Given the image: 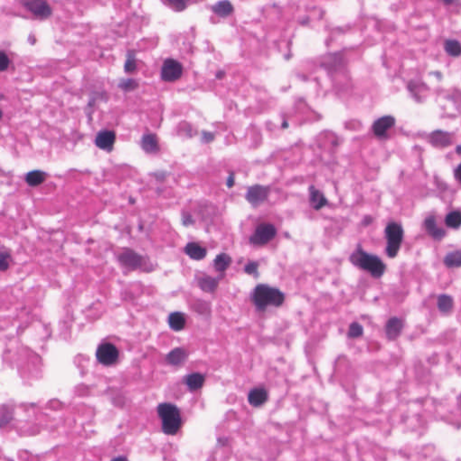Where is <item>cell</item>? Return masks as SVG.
I'll return each mask as SVG.
<instances>
[{
  "instance_id": "6da1fadb",
  "label": "cell",
  "mask_w": 461,
  "mask_h": 461,
  "mask_svg": "<svg viewBox=\"0 0 461 461\" xmlns=\"http://www.w3.org/2000/svg\"><path fill=\"white\" fill-rule=\"evenodd\" d=\"M286 296L280 289L266 284H259L253 289L252 295L253 305L260 312H265L270 305L274 307L281 306Z\"/></svg>"
},
{
  "instance_id": "7a4b0ae2",
  "label": "cell",
  "mask_w": 461,
  "mask_h": 461,
  "mask_svg": "<svg viewBox=\"0 0 461 461\" xmlns=\"http://www.w3.org/2000/svg\"><path fill=\"white\" fill-rule=\"evenodd\" d=\"M350 261L353 265L370 272L374 279H380L387 268L380 258L366 253L361 244H358L357 248L350 257Z\"/></svg>"
},
{
  "instance_id": "3957f363",
  "label": "cell",
  "mask_w": 461,
  "mask_h": 461,
  "mask_svg": "<svg viewBox=\"0 0 461 461\" xmlns=\"http://www.w3.org/2000/svg\"><path fill=\"white\" fill-rule=\"evenodd\" d=\"M162 422V431L167 435H175L182 426V418L179 408L171 403H162L157 408Z\"/></svg>"
},
{
  "instance_id": "277c9868",
  "label": "cell",
  "mask_w": 461,
  "mask_h": 461,
  "mask_svg": "<svg viewBox=\"0 0 461 461\" xmlns=\"http://www.w3.org/2000/svg\"><path fill=\"white\" fill-rule=\"evenodd\" d=\"M385 234L387 242L386 253L387 256L394 259L399 253L401 244L404 238V229L399 223L391 222L386 227Z\"/></svg>"
},
{
  "instance_id": "5b68a950",
  "label": "cell",
  "mask_w": 461,
  "mask_h": 461,
  "mask_svg": "<svg viewBox=\"0 0 461 461\" xmlns=\"http://www.w3.org/2000/svg\"><path fill=\"white\" fill-rule=\"evenodd\" d=\"M277 234V228L272 223L262 222L255 228L249 242L254 246H264L272 242L276 238Z\"/></svg>"
},
{
  "instance_id": "8992f818",
  "label": "cell",
  "mask_w": 461,
  "mask_h": 461,
  "mask_svg": "<svg viewBox=\"0 0 461 461\" xmlns=\"http://www.w3.org/2000/svg\"><path fill=\"white\" fill-rule=\"evenodd\" d=\"M183 65L174 59H167L161 68V77L166 82H175L182 77Z\"/></svg>"
},
{
  "instance_id": "52a82bcc",
  "label": "cell",
  "mask_w": 461,
  "mask_h": 461,
  "mask_svg": "<svg viewBox=\"0 0 461 461\" xmlns=\"http://www.w3.org/2000/svg\"><path fill=\"white\" fill-rule=\"evenodd\" d=\"M270 187L268 186L254 185L249 187L245 198L253 207L257 208L265 203L270 195Z\"/></svg>"
},
{
  "instance_id": "ba28073f",
  "label": "cell",
  "mask_w": 461,
  "mask_h": 461,
  "mask_svg": "<svg viewBox=\"0 0 461 461\" xmlns=\"http://www.w3.org/2000/svg\"><path fill=\"white\" fill-rule=\"evenodd\" d=\"M119 358L118 349L112 343L101 344L96 351V359L101 364L104 366H111L118 361Z\"/></svg>"
},
{
  "instance_id": "9c48e42d",
  "label": "cell",
  "mask_w": 461,
  "mask_h": 461,
  "mask_svg": "<svg viewBox=\"0 0 461 461\" xmlns=\"http://www.w3.org/2000/svg\"><path fill=\"white\" fill-rule=\"evenodd\" d=\"M23 5L37 18H48L52 16V7L45 1H26L23 2Z\"/></svg>"
},
{
  "instance_id": "30bf717a",
  "label": "cell",
  "mask_w": 461,
  "mask_h": 461,
  "mask_svg": "<svg viewBox=\"0 0 461 461\" xmlns=\"http://www.w3.org/2000/svg\"><path fill=\"white\" fill-rule=\"evenodd\" d=\"M396 125V118L392 116H385L375 121L372 131L377 137H385L387 132Z\"/></svg>"
},
{
  "instance_id": "8fae6325",
  "label": "cell",
  "mask_w": 461,
  "mask_h": 461,
  "mask_svg": "<svg viewBox=\"0 0 461 461\" xmlns=\"http://www.w3.org/2000/svg\"><path fill=\"white\" fill-rule=\"evenodd\" d=\"M116 133L111 130H102L96 135L95 144L98 148L104 151H111L116 144Z\"/></svg>"
},
{
  "instance_id": "7c38bea8",
  "label": "cell",
  "mask_w": 461,
  "mask_h": 461,
  "mask_svg": "<svg viewBox=\"0 0 461 461\" xmlns=\"http://www.w3.org/2000/svg\"><path fill=\"white\" fill-rule=\"evenodd\" d=\"M424 227L427 234L437 242H440L446 236V230L437 225L435 216L430 215L424 220Z\"/></svg>"
},
{
  "instance_id": "4fadbf2b",
  "label": "cell",
  "mask_w": 461,
  "mask_h": 461,
  "mask_svg": "<svg viewBox=\"0 0 461 461\" xmlns=\"http://www.w3.org/2000/svg\"><path fill=\"white\" fill-rule=\"evenodd\" d=\"M404 328V322L398 317H392L387 321L385 331L387 338L390 340L397 339Z\"/></svg>"
},
{
  "instance_id": "5bb4252c",
  "label": "cell",
  "mask_w": 461,
  "mask_h": 461,
  "mask_svg": "<svg viewBox=\"0 0 461 461\" xmlns=\"http://www.w3.org/2000/svg\"><path fill=\"white\" fill-rule=\"evenodd\" d=\"M141 146L144 152L148 154H156L160 152V144L156 135L145 134L141 140Z\"/></svg>"
},
{
  "instance_id": "9a60e30c",
  "label": "cell",
  "mask_w": 461,
  "mask_h": 461,
  "mask_svg": "<svg viewBox=\"0 0 461 461\" xmlns=\"http://www.w3.org/2000/svg\"><path fill=\"white\" fill-rule=\"evenodd\" d=\"M120 261L124 265L127 266L131 270H136L142 266L144 260L138 253L132 250H128L120 255Z\"/></svg>"
},
{
  "instance_id": "2e32d148",
  "label": "cell",
  "mask_w": 461,
  "mask_h": 461,
  "mask_svg": "<svg viewBox=\"0 0 461 461\" xmlns=\"http://www.w3.org/2000/svg\"><path fill=\"white\" fill-rule=\"evenodd\" d=\"M309 202L310 205L315 211H319L326 206L328 200L322 192L318 190L317 188L311 186L309 187Z\"/></svg>"
},
{
  "instance_id": "e0dca14e",
  "label": "cell",
  "mask_w": 461,
  "mask_h": 461,
  "mask_svg": "<svg viewBox=\"0 0 461 461\" xmlns=\"http://www.w3.org/2000/svg\"><path fill=\"white\" fill-rule=\"evenodd\" d=\"M269 399V394L264 387H255L248 395L249 403L254 407H260Z\"/></svg>"
},
{
  "instance_id": "ac0fdd59",
  "label": "cell",
  "mask_w": 461,
  "mask_h": 461,
  "mask_svg": "<svg viewBox=\"0 0 461 461\" xmlns=\"http://www.w3.org/2000/svg\"><path fill=\"white\" fill-rule=\"evenodd\" d=\"M430 141L431 144L435 147L444 148L449 146L452 143V137L448 133L441 130H436L430 135Z\"/></svg>"
},
{
  "instance_id": "d6986e66",
  "label": "cell",
  "mask_w": 461,
  "mask_h": 461,
  "mask_svg": "<svg viewBox=\"0 0 461 461\" xmlns=\"http://www.w3.org/2000/svg\"><path fill=\"white\" fill-rule=\"evenodd\" d=\"M185 253L187 256L195 261H201L205 259L207 255L206 249L202 247L201 245L196 243H189L187 244L185 247Z\"/></svg>"
},
{
  "instance_id": "ffe728a7",
  "label": "cell",
  "mask_w": 461,
  "mask_h": 461,
  "mask_svg": "<svg viewBox=\"0 0 461 461\" xmlns=\"http://www.w3.org/2000/svg\"><path fill=\"white\" fill-rule=\"evenodd\" d=\"M197 283L203 291L208 293V294H213L217 290L218 286H219V279L212 278L210 276L205 275V276L198 278Z\"/></svg>"
},
{
  "instance_id": "44dd1931",
  "label": "cell",
  "mask_w": 461,
  "mask_h": 461,
  "mask_svg": "<svg viewBox=\"0 0 461 461\" xmlns=\"http://www.w3.org/2000/svg\"><path fill=\"white\" fill-rule=\"evenodd\" d=\"M187 352L182 348H177L171 351L166 358L168 363H170V365L177 366V367L183 365L187 361Z\"/></svg>"
},
{
  "instance_id": "7402d4cb",
  "label": "cell",
  "mask_w": 461,
  "mask_h": 461,
  "mask_svg": "<svg viewBox=\"0 0 461 461\" xmlns=\"http://www.w3.org/2000/svg\"><path fill=\"white\" fill-rule=\"evenodd\" d=\"M205 378L200 373H192L185 378V384L191 391H197L201 389L205 384Z\"/></svg>"
},
{
  "instance_id": "603a6c76",
  "label": "cell",
  "mask_w": 461,
  "mask_h": 461,
  "mask_svg": "<svg viewBox=\"0 0 461 461\" xmlns=\"http://www.w3.org/2000/svg\"><path fill=\"white\" fill-rule=\"evenodd\" d=\"M232 262H233V260L229 254L224 253H220L215 257L213 261L214 270L220 273H224L230 268Z\"/></svg>"
},
{
  "instance_id": "cb8c5ba5",
  "label": "cell",
  "mask_w": 461,
  "mask_h": 461,
  "mask_svg": "<svg viewBox=\"0 0 461 461\" xmlns=\"http://www.w3.org/2000/svg\"><path fill=\"white\" fill-rule=\"evenodd\" d=\"M212 10L213 13L217 15L218 17L226 18L227 17H230V15L234 13L235 9H234L233 4L229 1H221V2H217L216 4L213 5Z\"/></svg>"
},
{
  "instance_id": "d4e9b609",
  "label": "cell",
  "mask_w": 461,
  "mask_h": 461,
  "mask_svg": "<svg viewBox=\"0 0 461 461\" xmlns=\"http://www.w3.org/2000/svg\"><path fill=\"white\" fill-rule=\"evenodd\" d=\"M168 322H169L170 328L175 331H182L187 323L185 315L179 312L170 313Z\"/></svg>"
},
{
  "instance_id": "484cf974",
  "label": "cell",
  "mask_w": 461,
  "mask_h": 461,
  "mask_svg": "<svg viewBox=\"0 0 461 461\" xmlns=\"http://www.w3.org/2000/svg\"><path fill=\"white\" fill-rule=\"evenodd\" d=\"M47 174L42 170H33L26 176V181L30 187H37L46 180Z\"/></svg>"
},
{
  "instance_id": "4316f807",
  "label": "cell",
  "mask_w": 461,
  "mask_h": 461,
  "mask_svg": "<svg viewBox=\"0 0 461 461\" xmlns=\"http://www.w3.org/2000/svg\"><path fill=\"white\" fill-rule=\"evenodd\" d=\"M444 264L448 269H455L461 267V250L449 253L445 256Z\"/></svg>"
},
{
  "instance_id": "83f0119b",
  "label": "cell",
  "mask_w": 461,
  "mask_h": 461,
  "mask_svg": "<svg viewBox=\"0 0 461 461\" xmlns=\"http://www.w3.org/2000/svg\"><path fill=\"white\" fill-rule=\"evenodd\" d=\"M438 308L442 313H450L452 311L453 306H454V301L453 298L448 295H440L438 297Z\"/></svg>"
},
{
  "instance_id": "f1b7e54d",
  "label": "cell",
  "mask_w": 461,
  "mask_h": 461,
  "mask_svg": "<svg viewBox=\"0 0 461 461\" xmlns=\"http://www.w3.org/2000/svg\"><path fill=\"white\" fill-rule=\"evenodd\" d=\"M444 49L449 56L458 57L461 55V44L457 40H446L444 43Z\"/></svg>"
},
{
  "instance_id": "f546056e",
  "label": "cell",
  "mask_w": 461,
  "mask_h": 461,
  "mask_svg": "<svg viewBox=\"0 0 461 461\" xmlns=\"http://www.w3.org/2000/svg\"><path fill=\"white\" fill-rule=\"evenodd\" d=\"M445 223L449 228L458 229L461 226L460 211H453L448 213L445 217Z\"/></svg>"
},
{
  "instance_id": "4dcf8cb0",
  "label": "cell",
  "mask_w": 461,
  "mask_h": 461,
  "mask_svg": "<svg viewBox=\"0 0 461 461\" xmlns=\"http://www.w3.org/2000/svg\"><path fill=\"white\" fill-rule=\"evenodd\" d=\"M363 333H364V330H363L362 325L360 324L359 322H353L349 327L347 335H348L349 338H351V339H357V338L361 337Z\"/></svg>"
},
{
  "instance_id": "1f68e13d",
  "label": "cell",
  "mask_w": 461,
  "mask_h": 461,
  "mask_svg": "<svg viewBox=\"0 0 461 461\" xmlns=\"http://www.w3.org/2000/svg\"><path fill=\"white\" fill-rule=\"evenodd\" d=\"M135 56V52H128L127 53V61L125 64V70L127 73H133L137 69Z\"/></svg>"
},
{
  "instance_id": "d6a6232c",
  "label": "cell",
  "mask_w": 461,
  "mask_h": 461,
  "mask_svg": "<svg viewBox=\"0 0 461 461\" xmlns=\"http://www.w3.org/2000/svg\"><path fill=\"white\" fill-rule=\"evenodd\" d=\"M139 86V83L137 82L134 78H126L122 79L119 84L118 87H120L125 91H133L136 89Z\"/></svg>"
},
{
  "instance_id": "836d02e7",
  "label": "cell",
  "mask_w": 461,
  "mask_h": 461,
  "mask_svg": "<svg viewBox=\"0 0 461 461\" xmlns=\"http://www.w3.org/2000/svg\"><path fill=\"white\" fill-rule=\"evenodd\" d=\"M260 264L257 261H250L246 266L244 267V272L246 274L252 275L255 279H258L260 277Z\"/></svg>"
},
{
  "instance_id": "e575fe53",
  "label": "cell",
  "mask_w": 461,
  "mask_h": 461,
  "mask_svg": "<svg viewBox=\"0 0 461 461\" xmlns=\"http://www.w3.org/2000/svg\"><path fill=\"white\" fill-rule=\"evenodd\" d=\"M10 65V59L5 52H1V71L8 70Z\"/></svg>"
},
{
  "instance_id": "d590c367",
  "label": "cell",
  "mask_w": 461,
  "mask_h": 461,
  "mask_svg": "<svg viewBox=\"0 0 461 461\" xmlns=\"http://www.w3.org/2000/svg\"><path fill=\"white\" fill-rule=\"evenodd\" d=\"M9 258V254H5V253H2L1 254V261H0V266H1V270L2 271H5L6 270H8L9 267V262L8 261V259Z\"/></svg>"
},
{
  "instance_id": "8d00e7d4",
  "label": "cell",
  "mask_w": 461,
  "mask_h": 461,
  "mask_svg": "<svg viewBox=\"0 0 461 461\" xmlns=\"http://www.w3.org/2000/svg\"><path fill=\"white\" fill-rule=\"evenodd\" d=\"M170 3L173 8H178V10L179 11H181L183 9H186V3L183 2V1H169Z\"/></svg>"
},
{
  "instance_id": "74e56055",
  "label": "cell",
  "mask_w": 461,
  "mask_h": 461,
  "mask_svg": "<svg viewBox=\"0 0 461 461\" xmlns=\"http://www.w3.org/2000/svg\"><path fill=\"white\" fill-rule=\"evenodd\" d=\"M235 175L233 174V173H232V174L229 175V177H228V179H227V181H226L227 187H229V188H232V187L235 186Z\"/></svg>"
},
{
  "instance_id": "f35d334b",
  "label": "cell",
  "mask_w": 461,
  "mask_h": 461,
  "mask_svg": "<svg viewBox=\"0 0 461 461\" xmlns=\"http://www.w3.org/2000/svg\"><path fill=\"white\" fill-rule=\"evenodd\" d=\"M455 176H456V179L461 183V163L457 166V169L455 170Z\"/></svg>"
},
{
  "instance_id": "ab89813d",
  "label": "cell",
  "mask_w": 461,
  "mask_h": 461,
  "mask_svg": "<svg viewBox=\"0 0 461 461\" xmlns=\"http://www.w3.org/2000/svg\"><path fill=\"white\" fill-rule=\"evenodd\" d=\"M372 222H373V218L370 217V216H367V217L363 220L362 224H363L364 226H368V225H370V223Z\"/></svg>"
},
{
  "instance_id": "60d3db41",
  "label": "cell",
  "mask_w": 461,
  "mask_h": 461,
  "mask_svg": "<svg viewBox=\"0 0 461 461\" xmlns=\"http://www.w3.org/2000/svg\"><path fill=\"white\" fill-rule=\"evenodd\" d=\"M112 461H128V460H127V457H123V456H121V457H116V458H113V460Z\"/></svg>"
},
{
  "instance_id": "b9f144b4",
  "label": "cell",
  "mask_w": 461,
  "mask_h": 461,
  "mask_svg": "<svg viewBox=\"0 0 461 461\" xmlns=\"http://www.w3.org/2000/svg\"><path fill=\"white\" fill-rule=\"evenodd\" d=\"M224 76H225V73H224L223 71H220V72H219V73H217V75H216V78H223Z\"/></svg>"
},
{
  "instance_id": "7bdbcfd3",
  "label": "cell",
  "mask_w": 461,
  "mask_h": 461,
  "mask_svg": "<svg viewBox=\"0 0 461 461\" xmlns=\"http://www.w3.org/2000/svg\"><path fill=\"white\" fill-rule=\"evenodd\" d=\"M456 153H457V154H461V145L457 146V148H456Z\"/></svg>"
}]
</instances>
